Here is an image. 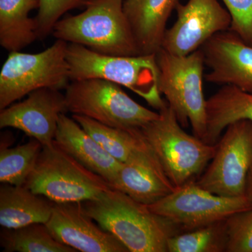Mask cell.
I'll return each instance as SVG.
<instances>
[{
	"instance_id": "cell-2",
	"label": "cell",
	"mask_w": 252,
	"mask_h": 252,
	"mask_svg": "<svg viewBox=\"0 0 252 252\" xmlns=\"http://www.w3.org/2000/svg\"><path fill=\"white\" fill-rule=\"evenodd\" d=\"M67 59L70 81L103 79L127 88L158 111L167 104L158 89L157 54L112 56L68 43Z\"/></svg>"
},
{
	"instance_id": "cell-15",
	"label": "cell",
	"mask_w": 252,
	"mask_h": 252,
	"mask_svg": "<svg viewBox=\"0 0 252 252\" xmlns=\"http://www.w3.org/2000/svg\"><path fill=\"white\" fill-rule=\"evenodd\" d=\"M109 185L147 205L155 203L175 189L147 142L123 162Z\"/></svg>"
},
{
	"instance_id": "cell-7",
	"label": "cell",
	"mask_w": 252,
	"mask_h": 252,
	"mask_svg": "<svg viewBox=\"0 0 252 252\" xmlns=\"http://www.w3.org/2000/svg\"><path fill=\"white\" fill-rule=\"evenodd\" d=\"M68 112L117 128L135 130L159 117L131 98L122 86L99 79L70 81L65 89Z\"/></svg>"
},
{
	"instance_id": "cell-16",
	"label": "cell",
	"mask_w": 252,
	"mask_h": 252,
	"mask_svg": "<svg viewBox=\"0 0 252 252\" xmlns=\"http://www.w3.org/2000/svg\"><path fill=\"white\" fill-rule=\"evenodd\" d=\"M54 142L78 162L110 183L123 162L107 152L73 118L61 114Z\"/></svg>"
},
{
	"instance_id": "cell-24",
	"label": "cell",
	"mask_w": 252,
	"mask_h": 252,
	"mask_svg": "<svg viewBox=\"0 0 252 252\" xmlns=\"http://www.w3.org/2000/svg\"><path fill=\"white\" fill-rule=\"evenodd\" d=\"M167 247V252H226L225 220L172 235Z\"/></svg>"
},
{
	"instance_id": "cell-10",
	"label": "cell",
	"mask_w": 252,
	"mask_h": 252,
	"mask_svg": "<svg viewBox=\"0 0 252 252\" xmlns=\"http://www.w3.org/2000/svg\"><path fill=\"white\" fill-rule=\"evenodd\" d=\"M217 143L216 153L196 185L225 197L244 196L252 160V122L230 124Z\"/></svg>"
},
{
	"instance_id": "cell-26",
	"label": "cell",
	"mask_w": 252,
	"mask_h": 252,
	"mask_svg": "<svg viewBox=\"0 0 252 252\" xmlns=\"http://www.w3.org/2000/svg\"><path fill=\"white\" fill-rule=\"evenodd\" d=\"M89 0H40L35 18L38 39H44L52 33L54 26L69 10L86 6Z\"/></svg>"
},
{
	"instance_id": "cell-6",
	"label": "cell",
	"mask_w": 252,
	"mask_h": 252,
	"mask_svg": "<svg viewBox=\"0 0 252 252\" xmlns=\"http://www.w3.org/2000/svg\"><path fill=\"white\" fill-rule=\"evenodd\" d=\"M24 186L54 203L96 200L112 189L103 177L84 166L54 142L43 146Z\"/></svg>"
},
{
	"instance_id": "cell-22",
	"label": "cell",
	"mask_w": 252,
	"mask_h": 252,
	"mask_svg": "<svg viewBox=\"0 0 252 252\" xmlns=\"http://www.w3.org/2000/svg\"><path fill=\"white\" fill-rule=\"evenodd\" d=\"M0 245L4 252H77L56 240L45 223H32L16 228H2Z\"/></svg>"
},
{
	"instance_id": "cell-13",
	"label": "cell",
	"mask_w": 252,
	"mask_h": 252,
	"mask_svg": "<svg viewBox=\"0 0 252 252\" xmlns=\"http://www.w3.org/2000/svg\"><path fill=\"white\" fill-rule=\"evenodd\" d=\"M60 243L81 252H130L84 212L81 203H55L45 223Z\"/></svg>"
},
{
	"instance_id": "cell-1",
	"label": "cell",
	"mask_w": 252,
	"mask_h": 252,
	"mask_svg": "<svg viewBox=\"0 0 252 252\" xmlns=\"http://www.w3.org/2000/svg\"><path fill=\"white\" fill-rule=\"evenodd\" d=\"M84 212L117 237L130 252H167V240L178 227L119 190L81 203Z\"/></svg>"
},
{
	"instance_id": "cell-18",
	"label": "cell",
	"mask_w": 252,
	"mask_h": 252,
	"mask_svg": "<svg viewBox=\"0 0 252 252\" xmlns=\"http://www.w3.org/2000/svg\"><path fill=\"white\" fill-rule=\"evenodd\" d=\"M54 204L26 186L2 184L0 187V225L11 229L32 223H46Z\"/></svg>"
},
{
	"instance_id": "cell-4",
	"label": "cell",
	"mask_w": 252,
	"mask_h": 252,
	"mask_svg": "<svg viewBox=\"0 0 252 252\" xmlns=\"http://www.w3.org/2000/svg\"><path fill=\"white\" fill-rule=\"evenodd\" d=\"M158 112L159 117L140 132L169 180L179 188L205 170L215 157L217 144H207L186 132L168 104Z\"/></svg>"
},
{
	"instance_id": "cell-28",
	"label": "cell",
	"mask_w": 252,
	"mask_h": 252,
	"mask_svg": "<svg viewBox=\"0 0 252 252\" xmlns=\"http://www.w3.org/2000/svg\"><path fill=\"white\" fill-rule=\"evenodd\" d=\"M245 196L248 199L252 205V160L247 177L246 186H245Z\"/></svg>"
},
{
	"instance_id": "cell-3",
	"label": "cell",
	"mask_w": 252,
	"mask_h": 252,
	"mask_svg": "<svg viewBox=\"0 0 252 252\" xmlns=\"http://www.w3.org/2000/svg\"><path fill=\"white\" fill-rule=\"evenodd\" d=\"M124 0H91L81 14L60 20L57 39L112 56L140 55L124 11Z\"/></svg>"
},
{
	"instance_id": "cell-19",
	"label": "cell",
	"mask_w": 252,
	"mask_h": 252,
	"mask_svg": "<svg viewBox=\"0 0 252 252\" xmlns=\"http://www.w3.org/2000/svg\"><path fill=\"white\" fill-rule=\"evenodd\" d=\"M207 133L204 142L216 144L230 124L252 122V92L223 85L206 100Z\"/></svg>"
},
{
	"instance_id": "cell-20",
	"label": "cell",
	"mask_w": 252,
	"mask_h": 252,
	"mask_svg": "<svg viewBox=\"0 0 252 252\" xmlns=\"http://www.w3.org/2000/svg\"><path fill=\"white\" fill-rule=\"evenodd\" d=\"M40 0H0V44L9 52L21 51L38 39L35 18Z\"/></svg>"
},
{
	"instance_id": "cell-27",
	"label": "cell",
	"mask_w": 252,
	"mask_h": 252,
	"mask_svg": "<svg viewBox=\"0 0 252 252\" xmlns=\"http://www.w3.org/2000/svg\"><path fill=\"white\" fill-rule=\"evenodd\" d=\"M231 16L230 31L252 46V0H222Z\"/></svg>"
},
{
	"instance_id": "cell-17",
	"label": "cell",
	"mask_w": 252,
	"mask_h": 252,
	"mask_svg": "<svg viewBox=\"0 0 252 252\" xmlns=\"http://www.w3.org/2000/svg\"><path fill=\"white\" fill-rule=\"evenodd\" d=\"M180 0H124V11L140 55L162 48L167 21Z\"/></svg>"
},
{
	"instance_id": "cell-14",
	"label": "cell",
	"mask_w": 252,
	"mask_h": 252,
	"mask_svg": "<svg viewBox=\"0 0 252 252\" xmlns=\"http://www.w3.org/2000/svg\"><path fill=\"white\" fill-rule=\"evenodd\" d=\"M210 68L207 82L252 92V46L231 31L217 33L200 48Z\"/></svg>"
},
{
	"instance_id": "cell-8",
	"label": "cell",
	"mask_w": 252,
	"mask_h": 252,
	"mask_svg": "<svg viewBox=\"0 0 252 252\" xmlns=\"http://www.w3.org/2000/svg\"><path fill=\"white\" fill-rule=\"evenodd\" d=\"M67 45L57 39L37 54L10 52L0 72V111L37 89H65L70 81Z\"/></svg>"
},
{
	"instance_id": "cell-9",
	"label": "cell",
	"mask_w": 252,
	"mask_h": 252,
	"mask_svg": "<svg viewBox=\"0 0 252 252\" xmlns=\"http://www.w3.org/2000/svg\"><path fill=\"white\" fill-rule=\"evenodd\" d=\"M147 206L179 228L191 230L224 220L236 212L252 208V205L245 195H217L192 181Z\"/></svg>"
},
{
	"instance_id": "cell-21",
	"label": "cell",
	"mask_w": 252,
	"mask_h": 252,
	"mask_svg": "<svg viewBox=\"0 0 252 252\" xmlns=\"http://www.w3.org/2000/svg\"><path fill=\"white\" fill-rule=\"evenodd\" d=\"M72 118L109 155L119 161H127L146 144L140 129L127 130L110 127L78 114H72Z\"/></svg>"
},
{
	"instance_id": "cell-11",
	"label": "cell",
	"mask_w": 252,
	"mask_h": 252,
	"mask_svg": "<svg viewBox=\"0 0 252 252\" xmlns=\"http://www.w3.org/2000/svg\"><path fill=\"white\" fill-rule=\"evenodd\" d=\"M175 11L177 19L165 32L161 48L175 56L192 54L231 26L229 12L218 0H189L179 3Z\"/></svg>"
},
{
	"instance_id": "cell-5",
	"label": "cell",
	"mask_w": 252,
	"mask_h": 252,
	"mask_svg": "<svg viewBox=\"0 0 252 252\" xmlns=\"http://www.w3.org/2000/svg\"><path fill=\"white\" fill-rule=\"evenodd\" d=\"M158 89L183 127L191 126L193 135L205 140L207 133L206 100L203 89V51L187 56L170 54L162 49L157 54Z\"/></svg>"
},
{
	"instance_id": "cell-23",
	"label": "cell",
	"mask_w": 252,
	"mask_h": 252,
	"mask_svg": "<svg viewBox=\"0 0 252 252\" xmlns=\"http://www.w3.org/2000/svg\"><path fill=\"white\" fill-rule=\"evenodd\" d=\"M42 144L34 138L15 147L1 143L0 182L1 184L24 186L34 169Z\"/></svg>"
},
{
	"instance_id": "cell-25",
	"label": "cell",
	"mask_w": 252,
	"mask_h": 252,
	"mask_svg": "<svg viewBox=\"0 0 252 252\" xmlns=\"http://www.w3.org/2000/svg\"><path fill=\"white\" fill-rule=\"evenodd\" d=\"M226 252H252V207L225 220Z\"/></svg>"
},
{
	"instance_id": "cell-29",
	"label": "cell",
	"mask_w": 252,
	"mask_h": 252,
	"mask_svg": "<svg viewBox=\"0 0 252 252\" xmlns=\"http://www.w3.org/2000/svg\"><path fill=\"white\" fill-rule=\"evenodd\" d=\"M89 1H91V0H89Z\"/></svg>"
},
{
	"instance_id": "cell-12",
	"label": "cell",
	"mask_w": 252,
	"mask_h": 252,
	"mask_svg": "<svg viewBox=\"0 0 252 252\" xmlns=\"http://www.w3.org/2000/svg\"><path fill=\"white\" fill-rule=\"evenodd\" d=\"M67 112L65 96L61 90L39 89L0 111V127L17 129L47 146L54 142L60 117Z\"/></svg>"
}]
</instances>
